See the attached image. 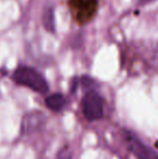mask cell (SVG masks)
<instances>
[{
    "mask_svg": "<svg viewBox=\"0 0 158 159\" xmlns=\"http://www.w3.org/2000/svg\"><path fill=\"white\" fill-rule=\"evenodd\" d=\"M12 78L17 84L27 87L35 92L41 93V94L47 93L49 90V84L47 80L44 79V77L39 71H37L36 69L32 68V67H19L13 73Z\"/></svg>",
    "mask_w": 158,
    "mask_h": 159,
    "instance_id": "1",
    "label": "cell"
},
{
    "mask_svg": "<svg viewBox=\"0 0 158 159\" xmlns=\"http://www.w3.org/2000/svg\"><path fill=\"white\" fill-rule=\"evenodd\" d=\"M82 114L89 121H97L103 117L104 103L102 96L95 91H89L81 102Z\"/></svg>",
    "mask_w": 158,
    "mask_h": 159,
    "instance_id": "2",
    "label": "cell"
},
{
    "mask_svg": "<svg viewBox=\"0 0 158 159\" xmlns=\"http://www.w3.org/2000/svg\"><path fill=\"white\" fill-rule=\"evenodd\" d=\"M124 141L129 151L138 159H158V154L145 145L135 134L129 131H124Z\"/></svg>",
    "mask_w": 158,
    "mask_h": 159,
    "instance_id": "3",
    "label": "cell"
},
{
    "mask_svg": "<svg viewBox=\"0 0 158 159\" xmlns=\"http://www.w3.org/2000/svg\"><path fill=\"white\" fill-rule=\"evenodd\" d=\"M70 7L76 12L77 22L84 24L95 13L97 0H70Z\"/></svg>",
    "mask_w": 158,
    "mask_h": 159,
    "instance_id": "4",
    "label": "cell"
},
{
    "mask_svg": "<svg viewBox=\"0 0 158 159\" xmlns=\"http://www.w3.org/2000/svg\"><path fill=\"white\" fill-rule=\"evenodd\" d=\"M46 121V117L42 113L39 111H33L24 116L22 121V132L24 134L34 133L42 128Z\"/></svg>",
    "mask_w": 158,
    "mask_h": 159,
    "instance_id": "5",
    "label": "cell"
},
{
    "mask_svg": "<svg viewBox=\"0 0 158 159\" xmlns=\"http://www.w3.org/2000/svg\"><path fill=\"white\" fill-rule=\"evenodd\" d=\"M47 107L52 111H60L65 107L66 98L61 93H54V94L49 95L44 101Z\"/></svg>",
    "mask_w": 158,
    "mask_h": 159,
    "instance_id": "6",
    "label": "cell"
},
{
    "mask_svg": "<svg viewBox=\"0 0 158 159\" xmlns=\"http://www.w3.org/2000/svg\"><path fill=\"white\" fill-rule=\"evenodd\" d=\"M42 24L48 32L54 33L55 23H54V12L52 8H46L42 14Z\"/></svg>",
    "mask_w": 158,
    "mask_h": 159,
    "instance_id": "7",
    "label": "cell"
},
{
    "mask_svg": "<svg viewBox=\"0 0 158 159\" xmlns=\"http://www.w3.org/2000/svg\"><path fill=\"white\" fill-rule=\"evenodd\" d=\"M57 159H72V152L68 148H63L57 155Z\"/></svg>",
    "mask_w": 158,
    "mask_h": 159,
    "instance_id": "8",
    "label": "cell"
},
{
    "mask_svg": "<svg viewBox=\"0 0 158 159\" xmlns=\"http://www.w3.org/2000/svg\"><path fill=\"white\" fill-rule=\"evenodd\" d=\"M77 86H78V80L77 79H74L73 80V84H72V92H75L76 91V89H77Z\"/></svg>",
    "mask_w": 158,
    "mask_h": 159,
    "instance_id": "9",
    "label": "cell"
},
{
    "mask_svg": "<svg viewBox=\"0 0 158 159\" xmlns=\"http://www.w3.org/2000/svg\"><path fill=\"white\" fill-rule=\"evenodd\" d=\"M154 1V0H140V3L141 4H146V3H150V2Z\"/></svg>",
    "mask_w": 158,
    "mask_h": 159,
    "instance_id": "10",
    "label": "cell"
}]
</instances>
